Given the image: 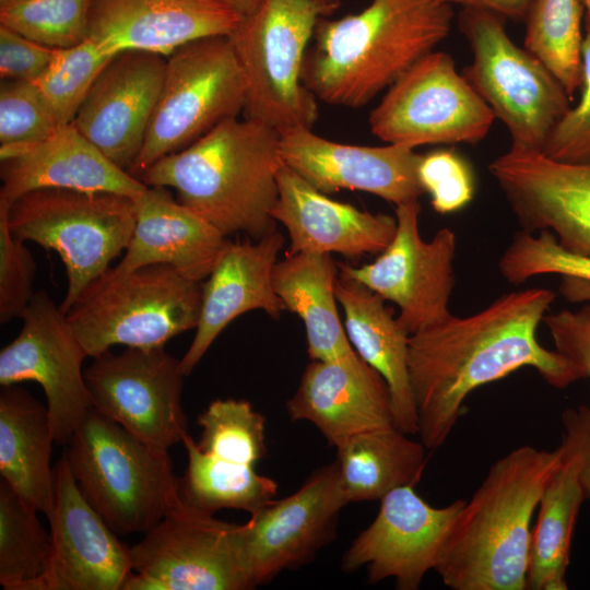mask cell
<instances>
[{"label": "cell", "mask_w": 590, "mask_h": 590, "mask_svg": "<svg viewBox=\"0 0 590 590\" xmlns=\"http://www.w3.org/2000/svg\"><path fill=\"white\" fill-rule=\"evenodd\" d=\"M580 0H532L526 14L524 48L538 57L568 96L581 85Z\"/></svg>", "instance_id": "obj_35"}, {"label": "cell", "mask_w": 590, "mask_h": 590, "mask_svg": "<svg viewBox=\"0 0 590 590\" xmlns=\"http://www.w3.org/2000/svg\"><path fill=\"white\" fill-rule=\"evenodd\" d=\"M203 282L168 264L117 272L109 268L80 294L67 319L88 357L114 345L154 349L196 329Z\"/></svg>", "instance_id": "obj_6"}, {"label": "cell", "mask_w": 590, "mask_h": 590, "mask_svg": "<svg viewBox=\"0 0 590 590\" xmlns=\"http://www.w3.org/2000/svg\"><path fill=\"white\" fill-rule=\"evenodd\" d=\"M452 16L451 5L439 0H371L358 13L321 17L303 82L327 104L362 107L433 51Z\"/></svg>", "instance_id": "obj_4"}, {"label": "cell", "mask_w": 590, "mask_h": 590, "mask_svg": "<svg viewBox=\"0 0 590 590\" xmlns=\"http://www.w3.org/2000/svg\"><path fill=\"white\" fill-rule=\"evenodd\" d=\"M345 505L333 461L314 471L292 495L252 512L239 528L240 564L249 589L310 562L333 540Z\"/></svg>", "instance_id": "obj_16"}, {"label": "cell", "mask_w": 590, "mask_h": 590, "mask_svg": "<svg viewBox=\"0 0 590 590\" xmlns=\"http://www.w3.org/2000/svg\"><path fill=\"white\" fill-rule=\"evenodd\" d=\"M233 9L240 17L255 11L264 0H222Z\"/></svg>", "instance_id": "obj_49"}, {"label": "cell", "mask_w": 590, "mask_h": 590, "mask_svg": "<svg viewBox=\"0 0 590 590\" xmlns=\"http://www.w3.org/2000/svg\"><path fill=\"white\" fill-rule=\"evenodd\" d=\"M519 446L489 468L465 502L436 571L452 590L528 589L532 517L564 456Z\"/></svg>", "instance_id": "obj_2"}, {"label": "cell", "mask_w": 590, "mask_h": 590, "mask_svg": "<svg viewBox=\"0 0 590 590\" xmlns=\"http://www.w3.org/2000/svg\"><path fill=\"white\" fill-rule=\"evenodd\" d=\"M60 126L33 82L1 81L0 145L32 144L48 138Z\"/></svg>", "instance_id": "obj_40"}, {"label": "cell", "mask_w": 590, "mask_h": 590, "mask_svg": "<svg viewBox=\"0 0 590 590\" xmlns=\"http://www.w3.org/2000/svg\"><path fill=\"white\" fill-rule=\"evenodd\" d=\"M37 509L0 481V585L5 590H39L52 557V540Z\"/></svg>", "instance_id": "obj_34"}, {"label": "cell", "mask_w": 590, "mask_h": 590, "mask_svg": "<svg viewBox=\"0 0 590 590\" xmlns=\"http://www.w3.org/2000/svg\"><path fill=\"white\" fill-rule=\"evenodd\" d=\"M247 81L229 36L204 37L167 57L161 94L142 150L129 174L140 175L216 125L238 117Z\"/></svg>", "instance_id": "obj_10"}, {"label": "cell", "mask_w": 590, "mask_h": 590, "mask_svg": "<svg viewBox=\"0 0 590 590\" xmlns=\"http://www.w3.org/2000/svg\"><path fill=\"white\" fill-rule=\"evenodd\" d=\"M36 262L25 246L15 239L0 211V323L21 318L35 292Z\"/></svg>", "instance_id": "obj_42"}, {"label": "cell", "mask_w": 590, "mask_h": 590, "mask_svg": "<svg viewBox=\"0 0 590 590\" xmlns=\"http://www.w3.org/2000/svg\"><path fill=\"white\" fill-rule=\"evenodd\" d=\"M0 208L43 188L113 192L131 199L146 185L106 157L72 123L32 144L0 145Z\"/></svg>", "instance_id": "obj_23"}, {"label": "cell", "mask_w": 590, "mask_h": 590, "mask_svg": "<svg viewBox=\"0 0 590 590\" xmlns=\"http://www.w3.org/2000/svg\"><path fill=\"white\" fill-rule=\"evenodd\" d=\"M560 464L546 484L532 528L528 588L567 590L566 573L575 522L585 499L580 482L581 456L564 435Z\"/></svg>", "instance_id": "obj_32"}, {"label": "cell", "mask_w": 590, "mask_h": 590, "mask_svg": "<svg viewBox=\"0 0 590 590\" xmlns=\"http://www.w3.org/2000/svg\"><path fill=\"white\" fill-rule=\"evenodd\" d=\"M113 58L90 38L57 49L48 68L33 83L59 125L73 121L93 83Z\"/></svg>", "instance_id": "obj_38"}, {"label": "cell", "mask_w": 590, "mask_h": 590, "mask_svg": "<svg viewBox=\"0 0 590 590\" xmlns=\"http://www.w3.org/2000/svg\"><path fill=\"white\" fill-rule=\"evenodd\" d=\"M283 165L278 130L233 117L160 158L139 179L174 189L180 203L225 236L243 233L257 240L276 231L271 211Z\"/></svg>", "instance_id": "obj_3"}, {"label": "cell", "mask_w": 590, "mask_h": 590, "mask_svg": "<svg viewBox=\"0 0 590 590\" xmlns=\"http://www.w3.org/2000/svg\"><path fill=\"white\" fill-rule=\"evenodd\" d=\"M134 203L132 237L114 270L128 272L164 263L189 280L203 282L226 245V236L166 187L148 186Z\"/></svg>", "instance_id": "obj_27"}, {"label": "cell", "mask_w": 590, "mask_h": 590, "mask_svg": "<svg viewBox=\"0 0 590 590\" xmlns=\"http://www.w3.org/2000/svg\"><path fill=\"white\" fill-rule=\"evenodd\" d=\"M502 19L479 9L460 12L473 54L462 75L508 128L511 148L542 152L570 97L538 57L510 39Z\"/></svg>", "instance_id": "obj_9"}, {"label": "cell", "mask_w": 590, "mask_h": 590, "mask_svg": "<svg viewBox=\"0 0 590 590\" xmlns=\"http://www.w3.org/2000/svg\"><path fill=\"white\" fill-rule=\"evenodd\" d=\"M556 294L527 288L504 294L474 315H451L409 338V375L421 441L439 448L475 389L532 367L555 388L583 378L556 351L543 347L536 329Z\"/></svg>", "instance_id": "obj_1"}, {"label": "cell", "mask_w": 590, "mask_h": 590, "mask_svg": "<svg viewBox=\"0 0 590 590\" xmlns=\"http://www.w3.org/2000/svg\"><path fill=\"white\" fill-rule=\"evenodd\" d=\"M581 96L567 109L552 129L542 153L565 163L590 161V34L586 33L581 49Z\"/></svg>", "instance_id": "obj_43"}, {"label": "cell", "mask_w": 590, "mask_h": 590, "mask_svg": "<svg viewBox=\"0 0 590 590\" xmlns=\"http://www.w3.org/2000/svg\"><path fill=\"white\" fill-rule=\"evenodd\" d=\"M494 119L451 56L430 51L388 87L369 115V126L381 141L415 149L477 143Z\"/></svg>", "instance_id": "obj_11"}, {"label": "cell", "mask_w": 590, "mask_h": 590, "mask_svg": "<svg viewBox=\"0 0 590 590\" xmlns=\"http://www.w3.org/2000/svg\"><path fill=\"white\" fill-rule=\"evenodd\" d=\"M558 290L560 295L571 303H590V281L562 276Z\"/></svg>", "instance_id": "obj_48"}, {"label": "cell", "mask_w": 590, "mask_h": 590, "mask_svg": "<svg viewBox=\"0 0 590 590\" xmlns=\"http://www.w3.org/2000/svg\"><path fill=\"white\" fill-rule=\"evenodd\" d=\"M182 445L187 468L178 479V492L187 506L212 515L221 509H239L251 515L275 499L278 483L258 474L253 465L205 453L189 434Z\"/></svg>", "instance_id": "obj_33"}, {"label": "cell", "mask_w": 590, "mask_h": 590, "mask_svg": "<svg viewBox=\"0 0 590 590\" xmlns=\"http://www.w3.org/2000/svg\"><path fill=\"white\" fill-rule=\"evenodd\" d=\"M55 442L47 406L17 385L0 391V474L11 488L39 512L52 505Z\"/></svg>", "instance_id": "obj_29"}, {"label": "cell", "mask_w": 590, "mask_h": 590, "mask_svg": "<svg viewBox=\"0 0 590 590\" xmlns=\"http://www.w3.org/2000/svg\"><path fill=\"white\" fill-rule=\"evenodd\" d=\"M465 500L434 507L406 485L380 499L373 522L345 551V573L367 567L369 583L393 578L399 590H416L424 576L436 569L450 531Z\"/></svg>", "instance_id": "obj_17"}, {"label": "cell", "mask_w": 590, "mask_h": 590, "mask_svg": "<svg viewBox=\"0 0 590 590\" xmlns=\"http://www.w3.org/2000/svg\"><path fill=\"white\" fill-rule=\"evenodd\" d=\"M46 516L52 557L39 590H122L132 573L130 547L85 499L66 452L54 467L52 505Z\"/></svg>", "instance_id": "obj_19"}, {"label": "cell", "mask_w": 590, "mask_h": 590, "mask_svg": "<svg viewBox=\"0 0 590 590\" xmlns=\"http://www.w3.org/2000/svg\"><path fill=\"white\" fill-rule=\"evenodd\" d=\"M337 276L338 266L326 253L286 252L273 268V290L284 310L303 321L311 359H335L354 351L338 314Z\"/></svg>", "instance_id": "obj_30"}, {"label": "cell", "mask_w": 590, "mask_h": 590, "mask_svg": "<svg viewBox=\"0 0 590 590\" xmlns=\"http://www.w3.org/2000/svg\"><path fill=\"white\" fill-rule=\"evenodd\" d=\"M240 16L222 0H93L88 37L115 57L128 50L168 57L211 36H231Z\"/></svg>", "instance_id": "obj_22"}, {"label": "cell", "mask_w": 590, "mask_h": 590, "mask_svg": "<svg viewBox=\"0 0 590 590\" xmlns=\"http://www.w3.org/2000/svg\"><path fill=\"white\" fill-rule=\"evenodd\" d=\"M577 310L564 309L543 317L555 351L571 361L590 378V303Z\"/></svg>", "instance_id": "obj_45"}, {"label": "cell", "mask_w": 590, "mask_h": 590, "mask_svg": "<svg viewBox=\"0 0 590 590\" xmlns=\"http://www.w3.org/2000/svg\"><path fill=\"white\" fill-rule=\"evenodd\" d=\"M286 411L294 422L314 424L332 447L355 434L394 425L386 381L355 350L335 359H311Z\"/></svg>", "instance_id": "obj_24"}, {"label": "cell", "mask_w": 590, "mask_h": 590, "mask_svg": "<svg viewBox=\"0 0 590 590\" xmlns=\"http://www.w3.org/2000/svg\"><path fill=\"white\" fill-rule=\"evenodd\" d=\"M337 5L264 0L240 19L229 38L247 81L246 118L278 131L312 127L318 105L303 82L304 60L319 20Z\"/></svg>", "instance_id": "obj_7"}, {"label": "cell", "mask_w": 590, "mask_h": 590, "mask_svg": "<svg viewBox=\"0 0 590 590\" xmlns=\"http://www.w3.org/2000/svg\"><path fill=\"white\" fill-rule=\"evenodd\" d=\"M326 1H329V2H332V3H338L337 0H326Z\"/></svg>", "instance_id": "obj_51"}, {"label": "cell", "mask_w": 590, "mask_h": 590, "mask_svg": "<svg viewBox=\"0 0 590 590\" xmlns=\"http://www.w3.org/2000/svg\"><path fill=\"white\" fill-rule=\"evenodd\" d=\"M334 291L352 346L387 384L394 426L409 435L417 434V412L409 375L410 333L385 305V299L358 281L339 273Z\"/></svg>", "instance_id": "obj_28"}, {"label": "cell", "mask_w": 590, "mask_h": 590, "mask_svg": "<svg viewBox=\"0 0 590 590\" xmlns=\"http://www.w3.org/2000/svg\"><path fill=\"white\" fill-rule=\"evenodd\" d=\"M417 177L430 196L433 209L440 214L457 212L468 205L475 192V180L467 160L453 150L424 154Z\"/></svg>", "instance_id": "obj_41"}, {"label": "cell", "mask_w": 590, "mask_h": 590, "mask_svg": "<svg viewBox=\"0 0 590 590\" xmlns=\"http://www.w3.org/2000/svg\"><path fill=\"white\" fill-rule=\"evenodd\" d=\"M0 1H2V0H0Z\"/></svg>", "instance_id": "obj_52"}, {"label": "cell", "mask_w": 590, "mask_h": 590, "mask_svg": "<svg viewBox=\"0 0 590 590\" xmlns=\"http://www.w3.org/2000/svg\"><path fill=\"white\" fill-rule=\"evenodd\" d=\"M522 231L552 233L590 255V161L565 163L510 148L488 165Z\"/></svg>", "instance_id": "obj_18"}, {"label": "cell", "mask_w": 590, "mask_h": 590, "mask_svg": "<svg viewBox=\"0 0 590 590\" xmlns=\"http://www.w3.org/2000/svg\"><path fill=\"white\" fill-rule=\"evenodd\" d=\"M93 0H2L0 25L51 48H68L88 37Z\"/></svg>", "instance_id": "obj_37"}, {"label": "cell", "mask_w": 590, "mask_h": 590, "mask_svg": "<svg viewBox=\"0 0 590 590\" xmlns=\"http://www.w3.org/2000/svg\"><path fill=\"white\" fill-rule=\"evenodd\" d=\"M200 450L220 459L253 465L267 455L266 417L247 400L216 399L199 415Z\"/></svg>", "instance_id": "obj_36"}, {"label": "cell", "mask_w": 590, "mask_h": 590, "mask_svg": "<svg viewBox=\"0 0 590 590\" xmlns=\"http://www.w3.org/2000/svg\"><path fill=\"white\" fill-rule=\"evenodd\" d=\"M17 337L0 352V386H42L55 442L67 445L92 408L84 378L87 356L66 314L45 291L23 311Z\"/></svg>", "instance_id": "obj_15"}, {"label": "cell", "mask_w": 590, "mask_h": 590, "mask_svg": "<svg viewBox=\"0 0 590 590\" xmlns=\"http://www.w3.org/2000/svg\"><path fill=\"white\" fill-rule=\"evenodd\" d=\"M167 57L128 50L115 56L93 83L72 123L128 173L145 141Z\"/></svg>", "instance_id": "obj_21"}, {"label": "cell", "mask_w": 590, "mask_h": 590, "mask_svg": "<svg viewBox=\"0 0 590 590\" xmlns=\"http://www.w3.org/2000/svg\"><path fill=\"white\" fill-rule=\"evenodd\" d=\"M279 134L284 165L322 193L358 190L394 205L418 200L424 193L417 177L423 154L414 149L340 143L304 127Z\"/></svg>", "instance_id": "obj_20"}, {"label": "cell", "mask_w": 590, "mask_h": 590, "mask_svg": "<svg viewBox=\"0 0 590 590\" xmlns=\"http://www.w3.org/2000/svg\"><path fill=\"white\" fill-rule=\"evenodd\" d=\"M57 48L32 40L0 25L1 80L35 81L50 64Z\"/></svg>", "instance_id": "obj_44"}, {"label": "cell", "mask_w": 590, "mask_h": 590, "mask_svg": "<svg viewBox=\"0 0 590 590\" xmlns=\"http://www.w3.org/2000/svg\"><path fill=\"white\" fill-rule=\"evenodd\" d=\"M67 446L81 493L117 534L145 533L181 502L168 451L149 446L94 408Z\"/></svg>", "instance_id": "obj_5"}, {"label": "cell", "mask_w": 590, "mask_h": 590, "mask_svg": "<svg viewBox=\"0 0 590 590\" xmlns=\"http://www.w3.org/2000/svg\"><path fill=\"white\" fill-rule=\"evenodd\" d=\"M562 421L565 436L574 441L580 452V482L585 499L590 500V408L567 409Z\"/></svg>", "instance_id": "obj_46"}, {"label": "cell", "mask_w": 590, "mask_h": 590, "mask_svg": "<svg viewBox=\"0 0 590 590\" xmlns=\"http://www.w3.org/2000/svg\"><path fill=\"white\" fill-rule=\"evenodd\" d=\"M502 276L510 284L519 285L528 280L558 274L590 281V255L563 247L546 231L517 232L498 261Z\"/></svg>", "instance_id": "obj_39"}, {"label": "cell", "mask_w": 590, "mask_h": 590, "mask_svg": "<svg viewBox=\"0 0 590 590\" xmlns=\"http://www.w3.org/2000/svg\"><path fill=\"white\" fill-rule=\"evenodd\" d=\"M239 528L180 502L130 547L122 590H248Z\"/></svg>", "instance_id": "obj_12"}, {"label": "cell", "mask_w": 590, "mask_h": 590, "mask_svg": "<svg viewBox=\"0 0 590 590\" xmlns=\"http://www.w3.org/2000/svg\"><path fill=\"white\" fill-rule=\"evenodd\" d=\"M284 246L280 232L253 241H229L203 282L199 322L193 340L180 359L189 376L219 334L238 316L263 310L278 319L284 306L275 294L272 273Z\"/></svg>", "instance_id": "obj_26"}, {"label": "cell", "mask_w": 590, "mask_h": 590, "mask_svg": "<svg viewBox=\"0 0 590 590\" xmlns=\"http://www.w3.org/2000/svg\"><path fill=\"white\" fill-rule=\"evenodd\" d=\"M4 213L11 235L57 252L68 280L61 310L125 251L135 225L134 200L113 192L43 188L17 198Z\"/></svg>", "instance_id": "obj_8"}, {"label": "cell", "mask_w": 590, "mask_h": 590, "mask_svg": "<svg viewBox=\"0 0 590 590\" xmlns=\"http://www.w3.org/2000/svg\"><path fill=\"white\" fill-rule=\"evenodd\" d=\"M582 9L586 11L587 33L590 34V0H580Z\"/></svg>", "instance_id": "obj_50"}, {"label": "cell", "mask_w": 590, "mask_h": 590, "mask_svg": "<svg viewBox=\"0 0 590 590\" xmlns=\"http://www.w3.org/2000/svg\"><path fill=\"white\" fill-rule=\"evenodd\" d=\"M180 359L163 347L107 351L84 369L92 408L149 446L168 451L188 433Z\"/></svg>", "instance_id": "obj_14"}, {"label": "cell", "mask_w": 590, "mask_h": 590, "mask_svg": "<svg viewBox=\"0 0 590 590\" xmlns=\"http://www.w3.org/2000/svg\"><path fill=\"white\" fill-rule=\"evenodd\" d=\"M278 188L271 216L287 231V253H380L396 233V216L332 200L286 165L279 170Z\"/></svg>", "instance_id": "obj_25"}, {"label": "cell", "mask_w": 590, "mask_h": 590, "mask_svg": "<svg viewBox=\"0 0 590 590\" xmlns=\"http://www.w3.org/2000/svg\"><path fill=\"white\" fill-rule=\"evenodd\" d=\"M448 4L493 12L500 17L522 20L532 0H439Z\"/></svg>", "instance_id": "obj_47"}, {"label": "cell", "mask_w": 590, "mask_h": 590, "mask_svg": "<svg viewBox=\"0 0 590 590\" xmlns=\"http://www.w3.org/2000/svg\"><path fill=\"white\" fill-rule=\"evenodd\" d=\"M425 446L394 425L355 434L339 446V483L347 502L380 500L401 486H415L425 468Z\"/></svg>", "instance_id": "obj_31"}, {"label": "cell", "mask_w": 590, "mask_h": 590, "mask_svg": "<svg viewBox=\"0 0 590 590\" xmlns=\"http://www.w3.org/2000/svg\"><path fill=\"white\" fill-rule=\"evenodd\" d=\"M420 213L418 200L396 205V233L374 262L362 267L337 263L340 274L396 304L397 317L410 334L452 315L449 299L456 285L457 236L442 227L430 240H424Z\"/></svg>", "instance_id": "obj_13"}]
</instances>
